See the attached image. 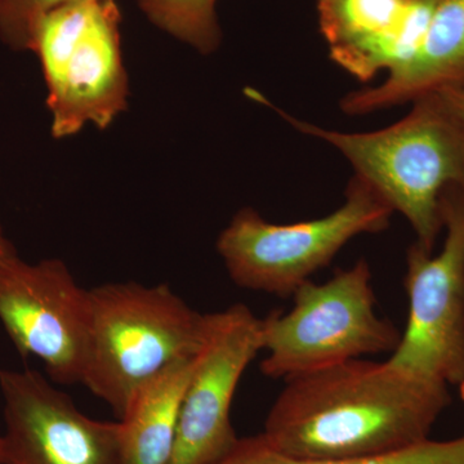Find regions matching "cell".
Here are the masks:
<instances>
[{
  "mask_svg": "<svg viewBox=\"0 0 464 464\" xmlns=\"http://www.w3.org/2000/svg\"><path fill=\"white\" fill-rule=\"evenodd\" d=\"M150 23L203 54L222 41L217 0H136Z\"/></svg>",
  "mask_w": 464,
  "mask_h": 464,
  "instance_id": "obj_15",
  "label": "cell"
},
{
  "mask_svg": "<svg viewBox=\"0 0 464 464\" xmlns=\"http://www.w3.org/2000/svg\"><path fill=\"white\" fill-rule=\"evenodd\" d=\"M14 248L7 240V237L3 234L2 226H0V256L7 255V253L14 252Z\"/></svg>",
  "mask_w": 464,
  "mask_h": 464,
  "instance_id": "obj_18",
  "label": "cell"
},
{
  "mask_svg": "<svg viewBox=\"0 0 464 464\" xmlns=\"http://www.w3.org/2000/svg\"><path fill=\"white\" fill-rule=\"evenodd\" d=\"M392 213L374 188L353 176L343 206L322 218L275 225L243 208L219 234L217 252L237 285L285 298L357 235L389 227Z\"/></svg>",
  "mask_w": 464,
  "mask_h": 464,
  "instance_id": "obj_6",
  "label": "cell"
},
{
  "mask_svg": "<svg viewBox=\"0 0 464 464\" xmlns=\"http://www.w3.org/2000/svg\"><path fill=\"white\" fill-rule=\"evenodd\" d=\"M218 464H464V433L447 441L429 439L398 453L365 459H304L280 453L262 433L240 439L234 450Z\"/></svg>",
  "mask_w": 464,
  "mask_h": 464,
  "instance_id": "obj_14",
  "label": "cell"
},
{
  "mask_svg": "<svg viewBox=\"0 0 464 464\" xmlns=\"http://www.w3.org/2000/svg\"><path fill=\"white\" fill-rule=\"evenodd\" d=\"M90 290V331L82 384L121 417L143 383L173 362L197 356L208 314L166 284L110 283Z\"/></svg>",
  "mask_w": 464,
  "mask_h": 464,
  "instance_id": "obj_3",
  "label": "cell"
},
{
  "mask_svg": "<svg viewBox=\"0 0 464 464\" xmlns=\"http://www.w3.org/2000/svg\"><path fill=\"white\" fill-rule=\"evenodd\" d=\"M0 464H5V454H3V440L0 435Z\"/></svg>",
  "mask_w": 464,
  "mask_h": 464,
  "instance_id": "obj_19",
  "label": "cell"
},
{
  "mask_svg": "<svg viewBox=\"0 0 464 464\" xmlns=\"http://www.w3.org/2000/svg\"><path fill=\"white\" fill-rule=\"evenodd\" d=\"M464 87V0H438L417 53L378 87L350 92L348 115H365L413 102L424 94Z\"/></svg>",
  "mask_w": 464,
  "mask_h": 464,
  "instance_id": "obj_12",
  "label": "cell"
},
{
  "mask_svg": "<svg viewBox=\"0 0 464 464\" xmlns=\"http://www.w3.org/2000/svg\"><path fill=\"white\" fill-rule=\"evenodd\" d=\"M280 115L340 150L355 176L401 213L417 244L432 253L444 227L442 198L450 188H464V123L440 92L413 101L404 119L375 132H335Z\"/></svg>",
  "mask_w": 464,
  "mask_h": 464,
  "instance_id": "obj_2",
  "label": "cell"
},
{
  "mask_svg": "<svg viewBox=\"0 0 464 464\" xmlns=\"http://www.w3.org/2000/svg\"><path fill=\"white\" fill-rule=\"evenodd\" d=\"M81 0H0V41L12 51L32 48L39 21L54 9Z\"/></svg>",
  "mask_w": 464,
  "mask_h": 464,
  "instance_id": "obj_16",
  "label": "cell"
},
{
  "mask_svg": "<svg viewBox=\"0 0 464 464\" xmlns=\"http://www.w3.org/2000/svg\"><path fill=\"white\" fill-rule=\"evenodd\" d=\"M197 356L173 362L133 393L121 417L124 464L170 463L183 395Z\"/></svg>",
  "mask_w": 464,
  "mask_h": 464,
  "instance_id": "obj_13",
  "label": "cell"
},
{
  "mask_svg": "<svg viewBox=\"0 0 464 464\" xmlns=\"http://www.w3.org/2000/svg\"><path fill=\"white\" fill-rule=\"evenodd\" d=\"M447 228L439 255L413 244L406 255L408 323L390 362L445 384L464 382V188L441 201Z\"/></svg>",
  "mask_w": 464,
  "mask_h": 464,
  "instance_id": "obj_7",
  "label": "cell"
},
{
  "mask_svg": "<svg viewBox=\"0 0 464 464\" xmlns=\"http://www.w3.org/2000/svg\"><path fill=\"white\" fill-rule=\"evenodd\" d=\"M449 404L448 384L360 357L285 380L262 435L304 459L389 456L429 440Z\"/></svg>",
  "mask_w": 464,
  "mask_h": 464,
  "instance_id": "obj_1",
  "label": "cell"
},
{
  "mask_svg": "<svg viewBox=\"0 0 464 464\" xmlns=\"http://www.w3.org/2000/svg\"><path fill=\"white\" fill-rule=\"evenodd\" d=\"M0 323L18 353L41 359L56 383L83 382L90 290L65 262L29 264L16 250L0 256Z\"/></svg>",
  "mask_w": 464,
  "mask_h": 464,
  "instance_id": "obj_8",
  "label": "cell"
},
{
  "mask_svg": "<svg viewBox=\"0 0 464 464\" xmlns=\"http://www.w3.org/2000/svg\"><path fill=\"white\" fill-rule=\"evenodd\" d=\"M288 314L273 311L262 319L266 377L288 380L366 355L393 353L401 333L378 316L371 266L359 259L331 280H307L293 293ZM262 350V351H264Z\"/></svg>",
  "mask_w": 464,
  "mask_h": 464,
  "instance_id": "obj_5",
  "label": "cell"
},
{
  "mask_svg": "<svg viewBox=\"0 0 464 464\" xmlns=\"http://www.w3.org/2000/svg\"><path fill=\"white\" fill-rule=\"evenodd\" d=\"M438 0H316L329 57L357 81L398 72L417 53Z\"/></svg>",
  "mask_w": 464,
  "mask_h": 464,
  "instance_id": "obj_11",
  "label": "cell"
},
{
  "mask_svg": "<svg viewBox=\"0 0 464 464\" xmlns=\"http://www.w3.org/2000/svg\"><path fill=\"white\" fill-rule=\"evenodd\" d=\"M459 395L460 399H462V401L464 402V382L459 384Z\"/></svg>",
  "mask_w": 464,
  "mask_h": 464,
  "instance_id": "obj_20",
  "label": "cell"
},
{
  "mask_svg": "<svg viewBox=\"0 0 464 464\" xmlns=\"http://www.w3.org/2000/svg\"><path fill=\"white\" fill-rule=\"evenodd\" d=\"M5 464H124L121 422L92 420L35 371H0Z\"/></svg>",
  "mask_w": 464,
  "mask_h": 464,
  "instance_id": "obj_10",
  "label": "cell"
},
{
  "mask_svg": "<svg viewBox=\"0 0 464 464\" xmlns=\"http://www.w3.org/2000/svg\"><path fill=\"white\" fill-rule=\"evenodd\" d=\"M445 100L448 101L449 105L453 108L454 111L457 112L458 116L462 119L464 123V87L463 88H453V90H442L438 91Z\"/></svg>",
  "mask_w": 464,
  "mask_h": 464,
  "instance_id": "obj_17",
  "label": "cell"
},
{
  "mask_svg": "<svg viewBox=\"0 0 464 464\" xmlns=\"http://www.w3.org/2000/svg\"><path fill=\"white\" fill-rule=\"evenodd\" d=\"M116 0H81L39 21L32 48L47 85L51 133L63 140L87 125L106 130L128 105Z\"/></svg>",
  "mask_w": 464,
  "mask_h": 464,
  "instance_id": "obj_4",
  "label": "cell"
},
{
  "mask_svg": "<svg viewBox=\"0 0 464 464\" xmlns=\"http://www.w3.org/2000/svg\"><path fill=\"white\" fill-rule=\"evenodd\" d=\"M264 350L262 319L234 304L208 314L206 341L183 395L169 464H218L239 442L231 405L244 372Z\"/></svg>",
  "mask_w": 464,
  "mask_h": 464,
  "instance_id": "obj_9",
  "label": "cell"
}]
</instances>
